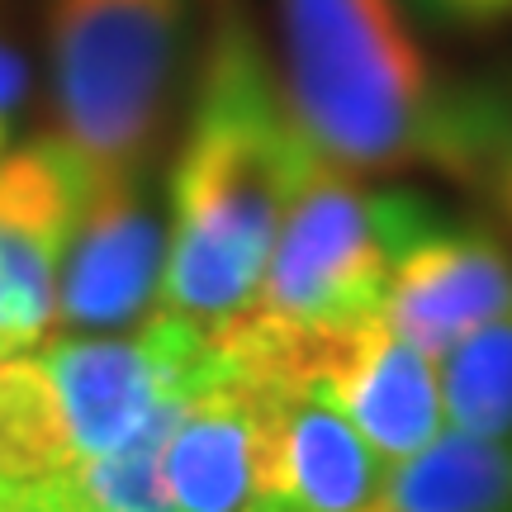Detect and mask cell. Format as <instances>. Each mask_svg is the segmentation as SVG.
Returning <instances> with one entry per match:
<instances>
[{"label": "cell", "mask_w": 512, "mask_h": 512, "mask_svg": "<svg viewBox=\"0 0 512 512\" xmlns=\"http://www.w3.org/2000/svg\"><path fill=\"white\" fill-rule=\"evenodd\" d=\"M143 512H171V508H143Z\"/></svg>", "instance_id": "17"}, {"label": "cell", "mask_w": 512, "mask_h": 512, "mask_svg": "<svg viewBox=\"0 0 512 512\" xmlns=\"http://www.w3.org/2000/svg\"><path fill=\"white\" fill-rule=\"evenodd\" d=\"M313 162L266 43L238 0H223L166 162V261L152 309L228 328Z\"/></svg>", "instance_id": "1"}, {"label": "cell", "mask_w": 512, "mask_h": 512, "mask_svg": "<svg viewBox=\"0 0 512 512\" xmlns=\"http://www.w3.org/2000/svg\"><path fill=\"white\" fill-rule=\"evenodd\" d=\"M418 204V190L366 185L318 157L275 228L247 309L219 328L233 370L261 384L294 347L384 318L389 256Z\"/></svg>", "instance_id": "3"}, {"label": "cell", "mask_w": 512, "mask_h": 512, "mask_svg": "<svg viewBox=\"0 0 512 512\" xmlns=\"http://www.w3.org/2000/svg\"><path fill=\"white\" fill-rule=\"evenodd\" d=\"M441 418L451 432L512 437V309L460 337L437 361Z\"/></svg>", "instance_id": "13"}, {"label": "cell", "mask_w": 512, "mask_h": 512, "mask_svg": "<svg viewBox=\"0 0 512 512\" xmlns=\"http://www.w3.org/2000/svg\"><path fill=\"white\" fill-rule=\"evenodd\" d=\"M422 5L456 24H494V19L512 15V0H422Z\"/></svg>", "instance_id": "15"}, {"label": "cell", "mask_w": 512, "mask_h": 512, "mask_svg": "<svg viewBox=\"0 0 512 512\" xmlns=\"http://www.w3.org/2000/svg\"><path fill=\"white\" fill-rule=\"evenodd\" d=\"M57 138L91 176H152L190 0H48Z\"/></svg>", "instance_id": "4"}, {"label": "cell", "mask_w": 512, "mask_h": 512, "mask_svg": "<svg viewBox=\"0 0 512 512\" xmlns=\"http://www.w3.org/2000/svg\"><path fill=\"white\" fill-rule=\"evenodd\" d=\"M432 171L465 185L512 247V76H479L446 91Z\"/></svg>", "instance_id": "11"}, {"label": "cell", "mask_w": 512, "mask_h": 512, "mask_svg": "<svg viewBox=\"0 0 512 512\" xmlns=\"http://www.w3.org/2000/svg\"><path fill=\"white\" fill-rule=\"evenodd\" d=\"M389 460L337 408L261 384L256 484L247 512H375Z\"/></svg>", "instance_id": "8"}, {"label": "cell", "mask_w": 512, "mask_h": 512, "mask_svg": "<svg viewBox=\"0 0 512 512\" xmlns=\"http://www.w3.org/2000/svg\"><path fill=\"white\" fill-rule=\"evenodd\" d=\"M280 86L313 157L351 176L437 162L446 81L399 0H271Z\"/></svg>", "instance_id": "2"}, {"label": "cell", "mask_w": 512, "mask_h": 512, "mask_svg": "<svg viewBox=\"0 0 512 512\" xmlns=\"http://www.w3.org/2000/svg\"><path fill=\"white\" fill-rule=\"evenodd\" d=\"M512 309V247L489 219H446L422 195L394 242L384 280V323L437 361L460 337Z\"/></svg>", "instance_id": "6"}, {"label": "cell", "mask_w": 512, "mask_h": 512, "mask_svg": "<svg viewBox=\"0 0 512 512\" xmlns=\"http://www.w3.org/2000/svg\"><path fill=\"white\" fill-rule=\"evenodd\" d=\"M261 384L223 375L190 394L162 451V489L171 512H247L256 484Z\"/></svg>", "instance_id": "9"}, {"label": "cell", "mask_w": 512, "mask_h": 512, "mask_svg": "<svg viewBox=\"0 0 512 512\" xmlns=\"http://www.w3.org/2000/svg\"><path fill=\"white\" fill-rule=\"evenodd\" d=\"M261 384L323 399L389 465L446 432L437 366L384 318H366L294 347Z\"/></svg>", "instance_id": "5"}, {"label": "cell", "mask_w": 512, "mask_h": 512, "mask_svg": "<svg viewBox=\"0 0 512 512\" xmlns=\"http://www.w3.org/2000/svg\"><path fill=\"white\" fill-rule=\"evenodd\" d=\"M375 512H512V437L437 432L389 465Z\"/></svg>", "instance_id": "10"}, {"label": "cell", "mask_w": 512, "mask_h": 512, "mask_svg": "<svg viewBox=\"0 0 512 512\" xmlns=\"http://www.w3.org/2000/svg\"><path fill=\"white\" fill-rule=\"evenodd\" d=\"M162 261L166 214L152 200L147 176H91L57 271L53 332L133 328L157 304Z\"/></svg>", "instance_id": "7"}, {"label": "cell", "mask_w": 512, "mask_h": 512, "mask_svg": "<svg viewBox=\"0 0 512 512\" xmlns=\"http://www.w3.org/2000/svg\"><path fill=\"white\" fill-rule=\"evenodd\" d=\"M24 95H29V62L10 38V29L0 24V138H10V124H15Z\"/></svg>", "instance_id": "14"}, {"label": "cell", "mask_w": 512, "mask_h": 512, "mask_svg": "<svg viewBox=\"0 0 512 512\" xmlns=\"http://www.w3.org/2000/svg\"><path fill=\"white\" fill-rule=\"evenodd\" d=\"M72 437L38 351L0 356V479L38 489L72 475Z\"/></svg>", "instance_id": "12"}, {"label": "cell", "mask_w": 512, "mask_h": 512, "mask_svg": "<svg viewBox=\"0 0 512 512\" xmlns=\"http://www.w3.org/2000/svg\"><path fill=\"white\" fill-rule=\"evenodd\" d=\"M0 512H67V503H62V494H57L53 484L24 489V484L0 479Z\"/></svg>", "instance_id": "16"}]
</instances>
